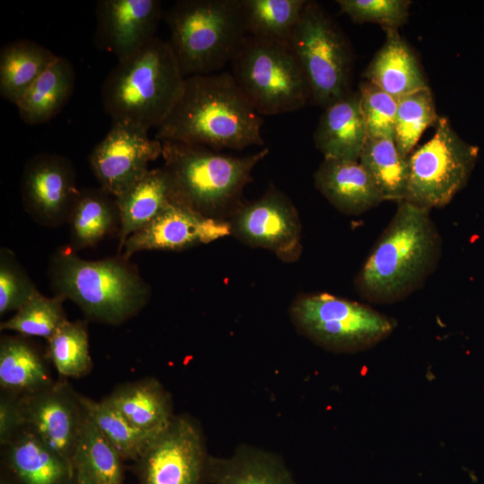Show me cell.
Wrapping results in <instances>:
<instances>
[{
	"mask_svg": "<svg viewBox=\"0 0 484 484\" xmlns=\"http://www.w3.org/2000/svg\"><path fill=\"white\" fill-rule=\"evenodd\" d=\"M263 124L232 74L218 72L185 78L178 100L154 138L215 151L242 150L264 144Z\"/></svg>",
	"mask_w": 484,
	"mask_h": 484,
	"instance_id": "obj_1",
	"label": "cell"
},
{
	"mask_svg": "<svg viewBox=\"0 0 484 484\" xmlns=\"http://www.w3.org/2000/svg\"><path fill=\"white\" fill-rule=\"evenodd\" d=\"M442 246L430 210L399 203L356 276L357 292L375 304L404 299L436 271Z\"/></svg>",
	"mask_w": 484,
	"mask_h": 484,
	"instance_id": "obj_2",
	"label": "cell"
},
{
	"mask_svg": "<svg viewBox=\"0 0 484 484\" xmlns=\"http://www.w3.org/2000/svg\"><path fill=\"white\" fill-rule=\"evenodd\" d=\"M184 82L168 41L156 37L108 73L101 86L104 110L113 124L157 128L178 100Z\"/></svg>",
	"mask_w": 484,
	"mask_h": 484,
	"instance_id": "obj_3",
	"label": "cell"
},
{
	"mask_svg": "<svg viewBox=\"0 0 484 484\" xmlns=\"http://www.w3.org/2000/svg\"><path fill=\"white\" fill-rule=\"evenodd\" d=\"M161 143L171 203L223 220L242 204L243 189L251 181L254 168L270 151L264 148L250 155L234 157L203 145Z\"/></svg>",
	"mask_w": 484,
	"mask_h": 484,
	"instance_id": "obj_4",
	"label": "cell"
},
{
	"mask_svg": "<svg viewBox=\"0 0 484 484\" xmlns=\"http://www.w3.org/2000/svg\"><path fill=\"white\" fill-rule=\"evenodd\" d=\"M163 19L184 78L218 73L247 36L240 0H179L164 11Z\"/></svg>",
	"mask_w": 484,
	"mask_h": 484,
	"instance_id": "obj_5",
	"label": "cell"
},
{
	"mask_svg": "<svg viewBox=\"0 0 484 484\" xmlns=\"http://www.w3.org/2000/svg\"><path fill=\"white\" fill-rule=\"evenodd\" d=\"M57 295L77 304L91 319L120 324L146 304L149 286L125 260L87 261L61 251L52 262Z\"/></svg>",
	"mask_w": 484,
	"mask_h": 484,
	"instance_id": "obj_6",
	"label": "cell"
},
{
	"mask_svg": "<svg viewBox=\"0 0 484 484\" xmlns=\"http://www.w3.org/2000/svg\"><path fill=\"white\" fill-rule=\"evenodd\" d=\"M290 315L300 333L339 353L372 349L396 327L393 318L365 304L325 292L299 296L292 302Z\"/></svg>",
	"mask_w": 484,
	"mask_h": 484,
	"instance_id": "obj_7",
	"label": "cell"
},
{
	"mask_svg": "<svg viewBox=\"0 0 484 484\" xmlns=\"http://www.w3.org/2000/svg\"><path fill=\"white\" fill-rule=\"evenodd\" d=\"M230 64L232 76L261 116L296 111L311 99L290 45L247 35Z\"/></svg>",
	"mask_w": 484,
	"mask_h": 484,
	"instance_id": "obj_8",
	"label": "cell"
},
{
	"mask_svg": "<svg viewBox=\"0 0 484 484\" xmlns=\"http://www.w3.org/2000/svg\"><path fill=\"white\" fill-rule=\"evenodd\" d=\"M290 45L315 104L326 108L350 91L353 61L350 47L319 4L307 1Z\"/></svg>",
	"mask_w": 484,
	"mask_h": 484,
	"instance_id": "obj_9",
	"label": "cell"
},
{
	"mask_svg": "<svg viewBox=\"0 0 484 484\" xmlns=\"http://www.w3.org/2000/svg\"><path fill=\"white\" fill-rule=\"evenodd\" d=\"M479 151L439 117L433 136L409 156L404 201L429 210L445 206L466 186Z\"/></svg>",
	"mask_w": 484,
	"mask_h": 484,
	"instance_id": "obj_10",
	"label": "cell"
},
{
	"mask_svg": "<svg viewBox=\"0 0 484 484\" xmlns=\"http://www.w3.org/2000/svg\"><path fill=\"white\" fill-rule=\"evenodd\" d=\"M205 438L190 415H175L169 425L134 462L139 484H208Z\"/></svg>",
	"mask_w": 484,
	"mask_h": 484,
	"instance_id": "obj_11",
	"label": "cell"
},
{
	"mask_svg": "<svg viewBox=\"0 0 484 484\" xmlns=\"http://www.w3.org/2000/svg\"><path fill=\"white\" fill-rule=\"evenodd\" d=\"M229 220L231 234L241 242L273 252L291 263L301 251V224L298 211L281 191L271 187L261 198L242 203Z\"/></svg>",
	"mask_w": 484,
	"mask_h": 484,
	"instance_id": "obj_12",
	"label": "cell"
},
{
	"mask_svg": "<svg viewBox=\"0 0 484 484\" xmlns=\"http://www.w3.org/2000/svg\"><path fill=\"white\" fill-rule=\"evenodd\" d=\"M162 155V143L148 131L120 124L111 125L90 155V165L100 188L117 198L149 170L148 164Z\"/></svg>",
	"mask_w": 484,
	"mask_h": 484,
	"instance_id": "obj_13",
	"label": "cell"
},
{
	"mask_svg": "<svg viewBox=\"0 0 484 484\" xmlns=\"http://www.w3.org/2000/svg\"><path fill=\"white\" fill-rule=\"evenodd\" d=\"M81 396L64 378L44 390L20 396L25 427L71 465L86 414Z\"/></svg>",
	"mask_w": 484,
	"mask_h": 484,
	"instance_id": "obj_14",
	"label": "cell"
},
{
	"mask_svg": "<svg viewBox=\"0 0 484 484\" xmlns=\"http://www.w3.org/2000/svg\"><path fill=\"white\" fill-rule=\"evenodd\" d=\"M95 13V45L119 62L156 38L164 11L159 0H100Z\"/></svg>",
	"mask_w": 484,
	"mask_h": 484,
	"instance_id": "obj_15",
	"label": "cell"
},
{
	"mask_svg": "<svg viewBox=\"0 0 484 484\" xmlns=\"http://www.w3.org/2000/svg\"><path fill=\"white\" fill-rule=\"evenodd\" d=\"M230 234L229 220L170 203L149 224L126 238L123 245L125 257L143 250H183Z\"/></svg>",
	"mask_w": 484,
	"mask_h": 484,
	"instance_id": "obj_16",
	"label": "cell"
},
{
	"mask_svg": "<svg viewBox=\"0 0 484 484\" xmlns=\"http://www.w3.org/2000/svg\"><path fill=\"white\" fill-rule=\"evenodd\" d=\"M80 194L74 168L65 157L40 153L27 162L22 178V199L45 223L69 218Z\"/></svg>",
	"mask_w": 484,
	"mask_h": 484,
	"instance_id": "obj_17",
	"label": "cell"
},
{
	"mask_svg": "<svg viewBox=\"0 0 484 484\" xmlns=\"http://www.w3.org/2000/svg\"><path fill=\"white\" fill-rule=\"evenodd\" d=\"M4 475L12 484H71V463L27 427L2 446Z\"/></svg>",
	"mask_w": 484,
	"mask_h": 484,
	"instance_id": "obj_18",
	"label": "cell"
},
{
	"mask_svg": "<svg viewBox=\"0 0 484 484\" xmlns=\"http://www.w3.org/2000/svg\"><path fill=\"white\" fill-rule=\"evenodd\" d=\"M314 181L316 189L348 215L361 214L385 201L359 161L324 159Z\"/></svg>",
	"mask_w": 484,
	"mask_h": 484,
	"instance_id": "obj_19",
	"label": "cell"
},
{
	"mask_svg": "<svg viewBox=\"0 0 484 484\" xmlns=\"http://www.w3.org/2000/svg\"><path fill=\"white\" fill-rule=\"evenodd\" d=\"M367 138L358 91L324 108L314 134L324 159L350 161H359Z\"/></svg>",
	"mask_w": 484,
	"mask_h": 484,
	"instance_id": "obj_20",
	"label": "cell"
},
{
	"mask_svg": "<svg viewBox=\"0 0 484 484\" xmlns=\"http://www.w3.org/2000/svg\"><path fill=\"white\" fill-rule=\"evenodd\" d=\"M138 429L160 434L175 414L170 393L154 377H145L117 385L103 398Z\"/></svg>",
	"mask_w": 484,
	"mask_h": 484,
	"instance_id": "obj_21",
	"label": "cell"
},
{
	"mask_svg": "<svg viewBox=\"0 0 484 484\" xmlns=\"http://www.w3.org/2000/svg\"><path fill=\"white\" fill-rule=\"evenodd\" d=\"M385 41L367 65L364 77L399 99L428 87L418 58L398 30H385Z\"/></svg>",
	"mask_w": 484,
	"mask_h": 484,
	"instance_id": "obj_22",
	"label": "cell"
},
{
	"mask_svg": "<svg viewBox=\"0 0 484 484\" xmlns=\"http://www.w3.org/2000/svg\"><path fill=\"white\" fill-rule=\"evenodd\" d=\"M212 484H297L283 460L271 452L242 445L229 457H209Z\"/></svg>",
	"mask_w": 484,
	"mask_h": 484,
	"instance_id": "obj_23",
	"label": "cell"
},
{
	"mask_svg": "<svg viewBox=\"0 0 484 484\" xmlns=\"http://www.w3.org/2000/svg\"><path fill=\"white\" fill-rule=\"evenodd\" d=\"M120 221V246L149 224L171 203V186L165 169H149L120 196L115 198Z\"/></svg>",
	"mask_w": 484,
	"mask_h": 484,
	"instance_id": "obj_24",
	"label": "cell"
},
{
	"mask_svg": "<svg viewBox=\"0 0 484 484\" xmlns=\"http://www.w3.org/2000/svg\"><path fill=\"white\" fill-rule=\"evenodd\" d=\"M74 86L73 65L58 56L16 105L20 117L30 125L48 122L66 105Z\"/></svg>",
	"mask_w": 484,
	"mask_h": 484,
	"instance_id": "obj_25",
	"label": "cell"
},
{
	"mask_svg": "<svg viewBox=\"0 0 484 484\" xmlns=\"http://www.w3.org/2000/svg\"><path fill=\"white\" fill-rule=\"evenodd\" d=\"M48 365L39 351L21 337L4 336L0 341V388L24 396L52 385Z\"/></svg>",
	"mask_w": 484,
	"mask_h": 484,
	"instance_id": "obj_26",
	"label": "cell"
},
{
	"mask_svg": "<svg viewBox=\"0 0 484 484\" xmlns=\"http://www.w3.org/2000/svg\"><path fill=\"white\" fill-rule=\"evenodd\" d=\"M124 462L86 413L72 459L73 480L77 484H124Z\"/></svg>",
	"mask_w": 484,
	"mask_h": 484,
	"instance_id": "obj_27",
	"label": "cell"
},
{
	"mask_svg": "<svg viewBox=\"0 0 484 484\" xmlns=\"http://www.w3.org/2000/svg\"><path fill=\"white\" fill-rule=\"evenodd\" d=\"M58 56L29 39H17L0 50V95L17 105Z\"/></svg>",
	"mask_w": 484,
	"mask_h": 484,
	"instance_id": "obj_28",
	"label": "cell"
},
{
	"mask_svg": "<svg viewBox=\"0 0 484 484\" xmlns=\"http://www.w3.org/2000/svg\"><path fill=\"white\" fill-rule=\"evenodd\" d=\"M385 201H404L409 157L401 154L393 139L367 137L359 160Z\"/></svg>",
	"mask_w": 484,
	"mask_h": 484,
	"instance_id": "obj_29",
	"label": "cell"
},
{
	"mask_svg": "<svg viewBox=\"0 0 484 484\" xmlns=\"http://www.w3.org/2000/svg\"><path fill=\"white\" fill-rule=\"evenodd\" d=\"M248 36L290 45L306 0H240Z\"/></svg>",
	"mask_w": 484,
	"mask_h": 484,
	"instance_id": "obj_30",
	"label": "cell"
},
{
	"mask_svg": "<svg viewBox=\"0 0 484 484\" xmlns=\"http://www.w3.org/2000/svg\"><path fill=\"white\" fill-rule=\"evenodd\" d=\"M101 188L81 192L69 219L72 239L79 247L97 244L119 219L116 199Z\"/></svg>",
	"mask_w": 484,
	"mask_h": 484,
	"instance_id": "obj_31",
	"label": "cell"
},
{
	"mask_svg": "<svg viewBox=\"0 0 484 484\" xmlns=\"http://www.w3.org/2000/svg\"><path fill=\"white\" fill-rule=\"evenodd\" d=\"M81 398L90 419L124 461L135 462L158 436L143 432L133 426L103 399L95 401L82 394Z\"/></svg>",
	"mask_w": 484,
	"mask_h": 484,
	"instance_id": "obj_32",
	"label": "cell"
},
{
	"mask_svg": "<svg viewBox=\"0 0 484 484\" xmlns=\"http://www.w3.org/2000/svg\"><path fill=\"white\" fill-rule=\"evenodd\" d=\"M48 359L59 378H80L92 367L86 324L66 321L47 340Z\"/></svg>",
	"mask_w": 484,
	"mask_h": 484,
	"instance_id": "obj_33",
	"label": "cell"
},
{
	"mask_svg": "<svg viewBox=\"0 0 484 484\" xmlns=\"http://www.w3.org/2000/svg\"><path fill=\"white\" fill-rule=\"evenodd\" d=\"M438 118L429 87L399 99L393 141L401 154L409 157L424 131Z\"/></svg>",
	"mask_w": 484,
	"mask_h": 484,
	"instance_id": "obj_34",
	"label": "cell"
},
{
	"mask_svg": "<svg viewBox=\"0 0 484 484\" xmlns=\"http://www.w3.org/2000/svg\"><path fill=\"white\" fill-rule=\"evenodd\" d=\"M63 300L59 296L47 298L38 291L12 317L2 322L0 329L48 340L67 321Z\"/></svg>",
	"mask_w": 484,
	"mask_h": 484,
	"instance_id": "obj_35",
	"label": "cell"
},
{
	"mask_svg": "<svg viewBox=\"0 0 484 484\" xmlns=\"http://www.w3.org/2000/svg\"><path fill=\"white\" fill-rule=\"evenodd\" d=\"M358 91L367 137L393 140L397 99L368 81Z\"/></svg>",
	"mask_w": 484,
	"mask_h": 484,
	"instance_id": "obj_36",
	"label": "cell"
},
{
	"mask_svg": "<svg viewBox=\"0 0 484 484\" xmlns=\"http://www.w3.org/2000/svg\"><path fill=\"white\" fill-rule=\"evenodd\" d=\"M341 13L357 23L376 22L385 30H398L408 20V0H338Z\"/></svg>",
	"mask_w": 484,
	"mask_h": 484,
	"instance_id": "obj_37",
	"label": "cell"
},
{
	"mask_svg": "<svg viewBox=\"0 0 484 484\" xmlns=\"http://www.w3.org/2000/svg\"><path fill=\"white\" fill-rule=\"evenodd\" d=\"M38 290L33 283L19 269L11 253L5 249L1 251L0 261V315L10 311H17Z\"/></svg>",
	"mask_w": 484,
	"mask_h": 484,
	"instance_id": "obj_38",
	"label": "cell"
},
{
	"mask_svg": "<svg viewBox=\"0 0 484 484\" xmlns=\"http://www.w3.org/2000/svg\"><path fill=\"white\" fill-rule=\"evenodd\" d=\"M25 427L21 397L4 392L0 395V445H5Z\"/></svg>",
	"mask_w": 484,
	"mask_h": 484,
	"instance_id": "obj_39",
	"label": "cell"
},
{
	"mask_svg": "<svg viewBox=\"0 0 484 484\" xmlns=\"http://www.w3.org/2000/svg\"><path fill=\"white\" fill-rule=\"evenodd\" d=\"M0 484H12L4 475L1 474Z\"/></svg>",
	"mask_w": 484,
	"mask_h": 484,
	"instance_id": "obj_40",
	"label": "cell"
},
{
	"mask_svg": "<svg viewBox=\"0 0 484 484\" xmlns=\"http://www.w3.org/2000/svg\"><path fill=\"white\" fill-rule=\"evenodd\" d=\"M71 484H77L74 480Z\"/></svg>",
	"mask_w": 484,
	"mask_h": 484,
	"instance_id": "obj_41",
	"label": "cell"
}]
</instances>
